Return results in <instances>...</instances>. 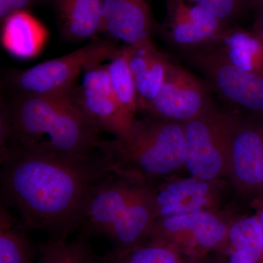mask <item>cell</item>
<instances>
[{
	"mask_svg": "<svg viewBox=\"0 0 263 263\" xmlns=\"http://www.w3.org/2000/svg\"><path fill=\"white\" fill-rule=\"evenodd\" d=\"M238 112L213 103L202 114L183 123L186 145L185 167L193 177L219 181L230 176L232 137Z\"/></svg>",
	"mask_w": 263,
	"mask_h": 263,
	"instance_id": "obj_5",
	"label": "cell"
},
{
	"mask_svg": "<svg viewBox=\"0 0 263 263\" xmlns=\"http://www.w3.org/2000/svg\"><path fill=\"white\" fill-rule=\"evenodd\" d=\"M228 245L248 255L254 263H263V233L257 215L230 224Z\"/></svg>",
	"mask_w": 263,
	"mask_h": 263,
	"instance_id": "obj_21",
	"label": "cell"
},
{
	"mask_svg": "<svg viewBox=\"0 0 263 263\" xmlns=\"http://www.w3.org/2000/svg\"><path fill=\"white\" fill-rule=\"evenodd\" d=\"M142 180L114 172L98 185L91 195L79 229L81 234L106 237L129 202Z\"/></svg>",
	"mask_w": 263,
	"mask_h": 263,
	"instance_id": "obj_11",
	"label": "cell"
},
{
	"mask_svg": "<svg viewBox=\"0 0 263 263\" xmlns=\"http://www.w3.org/2000/svg\"><path fill=\"white\" fill-rule=\"evenodd\" d=\"M230 177L243 193L263 187V119L238 113L230 148Z\"/></svg>",
	"mask_w": 263,
	"mask_h": 263,
	"instance_id": "obj_10",
	"label": "cell"
},
{
	"mask_svg": "<svg viewBox=\"0 0 263 263\" xmlns=\"http://www.w3.org/2000/svg\"><path fill=\"white\" fill-rule=\"evenodd\" d=\"M179 52L183 60L201 74L212 92L233 108L263 119V75L234 65L217 42Z\"/></svg>",
	"mask_w": 263,
	"mask_h": 263,
	"instance_id": "obj_4",
	"label": "cell"
},
{
	"mask_svg": "<svg viewBox=\"0 0 263 263\" xmlns=\"http://www.w3.org/2000/svg\"><path fill=\"white\" fill-rule=\"evenodd\" d=\"M62 37L69 42L96 39L102 33L104 0H50Z\"/></svg>",
	"mask_w": 263,
	"mask_h": 263,
	"instance_id": "obj_14",
	"label": "cell"
},
{
	"mask_svg": "<svg viewBox=\"0 0 263 263\" xmlns=\"http://www.w3.org/2000/svg\"><path fill=\"white\" fill-rule=\"evenodd\" d=\"M202 7L224 23L233 27L250 10L254 9V0H189Z\"/></svg>",
	"mask_w": 263,
	"mask_h": 263,
	"instance_id": "obj_22",
	"label": "cell"
},
{
	"mask_svg": "<svg viewBox=\"0 0 263 263\" xmlns=\"http://www.w3.org/2000/svg\"><path fill=\"white\" fill-rule=\"evenodd\" d=\"M84 72L81 84H76L68 92L73 103L100 133H110L114 138L125 134L135 121L117 103L107 65L91 66Z\"/></svg>",
	"mask_w": 263,
	"mask_h": 263,
	"instance_id": "obj_9",
	"label": "cell"
},
{
	"mask_svg": "<svg viewBox=\"0 0 263 263\" xmlns=\"http://www.w3.org/2000/svg\"><path fill=\"white\" fill-rule=\"evenodd\" d=\"M257 215L258 216L259 222H260L261 228H262L263 233V207L259 209Z\"/></svg>",
	"mask_w": 263,
	"mask_h": 263,
	"instance_id": "obj_27",
	"label": "cell"
},
{
	"mask_svg": "<svg viewBox=\"0 0 263 263\" xmlns=\"http://www.w3.org/2000/svg\"><path fill=\"white\" fill-rule=\"evenodd\" d=\"M254 10L257 11L255 24L263 25V0H255Z\"/></svg>",
	"mask_w": 263,
	"mask_h": 263,
	"instance_id": "obj_25",
	"label": "cell"
},
{
	"mask_svg": "<svg viewBox=\"0 0 263 263\" xmlns=\"http://www.w3.org/2000/svg\"><path fill=\"white\" fill-rule=\"evenodd\" d=\"M99 263H199V259L189 257L174 246L148 241L128 250L113 249L99 257Z\"/></svg>",
	"mask_w": 263,
	"mask_h": 263,
	"instance_id": "obj_19",
	"label": "cell"
},
{
	"mask_svg": "<svg viewBox=\"0 0 263 263\" xmlns=\"http://www.w3.org/2000/svg\"><path fill=\"white\" fill-rule=\"evenodd\" d=\"M99 148L114 172L155 184L185 167L186 145L183 123L146 116L136 119L129 130Z\"/></svg>",
	"mask_w": 263,
	"mask_h": 263,
	"instance_id": "obj_3",
	"label": "cell"
},
{
	"mask_svg": "<svg viewBox=\"0 0 263 263\" xmlns=\"http://www.w3.org/2000/svg\"><path fill=\"white\" fill-rule=\"evenodd\" d=\"M217 43L234 65L263 75V43L257 34L231 27Z\"/></svg>",
	"mask_w": 263,
	"mask_h": 263,
	"instance_id": "obj_16",
	"label": "cell"
},
{
	"mask_svg": "<svg viewBox=\"0 0 263 263\" xmlns=\"http://www.w3.org/2000/svg\"><path fill=\"white\" fill-rule=\"evenodd\" d=\"M254 34L258 36L259 39L262 41L263 43V25H259V24H254Z\"/></svg>",
	"mask_w": 263,
	"mask_h": 263,
	"instance_id": "obj_26",
	"label": "cell"
},
{
	"mask_svg": "<svg viewBox=\"0 0 263 263\" xmlns=\"http://www.w3.org/2000/svg\"><path fill=\"white\" fill-rule=\"evenodd\" d=\"M37 0H0V19L3 22L15 12L27 10Z\"/></svg>",
	"mask_w": 263,
	"mask_h": 263,
	"instance_id": "obj_24",
	"label": "cell"
},
{
	"mask_svg": "<svg viewBox=\"0 0 263 263\" xmlns=\"http://www.w3.org/2000/svg\"><path fill=\"white\" fill-rule=\"evenodd\" d=\"M2 24V43L13 57L31 59L42 49L47 31L27 10L11 13Z\"/></svg>",
	"mask_w": 263,
	"mask_h": 263,
	"instance_id": "obj_15",
	"label": "cell"
},
{
	"mask_svg": "<svg viewBox=\"0 0 263 263\" xmlns=\"http://www.w3.org/2000/svg\"><path fill=\"white\" fill-rule=\"evenodd\" d=\"M126 46L138 91V111L143 112L163 86L170 57L159 51L154 43Z\"/></svg>",
	"mask_w": 263,
	"mask_h": 263,
	"instance_id": "obj_13",
	"label": "cell"
},
{
	"mask_svg": "<svg viewBox=\"0 0 263 263\" xmlns=\"http://www.w3.org/2000/svg\"><path fill=\"white\" fill-rule=\"evenodd\" d=\"M107 70L117 103L127 117L134 122L138 111V91L128 62L127 46L120 47L109 60Z\"/></svg>",
	"mask_w": 263,
	"mask_h": 263,
	"instance_id": "obj_18",
	"label": "cell"
},
{
	"mask_svg": "<svg viewBox=\"0 0 263 263\" xmlns=\"http://www.w3.org/2000/svg\"><path fill=\"white\" fill-rule=\"evenodd\" d=\"M2 202L30 229L67 239L79 229L91 195L114 173L99 148L89 156L10 143L1 162Z\"/></svg>",
	"mask_w": 263,
	"mask_h": 263,
	"instance_id": "obj_1",
	"label": "cell"
},
{
	"mask_svg": "<svg viewBox=\"0 0 263 263\" xmlns=\"http://www.w3.org/2000/svg\"><path fill=\"white\" fill-rule=\"evenodd\" d=\"M213 103L212 91L205 81L170 57L163 86L143 113L184 123L200 115Z\"/></svg>",
	"mask_w": 263,
	"mask_h": 263,
	"instance_id": "obj_8",
	"label": "cell"
},
{
	"mask_svg": "<svg viewBox=\"0 0 263 263\" xmlns=\"http://www.w3.org/2000/svg\"><path fill=\"white\" fill-rule=\"evenodd\" d=\"M152 0H104L102 33L126 46L153 43L158 29Z\"/></svg>",
	"mask_w": 263,
	"mask_h": 263,
	"instance_id": "obj_12",
	"label": "cell"
},
{
	"mask_svg": "<svg viewBox=\"0 0 263 263\" xmlns=\"http://www.w3.org/2000/svg\"><path fill=\"white\" fill-rule=\"evenodd\" d=\"M87 237L80 235L76 239H51L38 247L36 263H99L87 242Z\"/></svg>",
	"mask_w": 263,
	"mask_h": 263,
	"instance_id": "obj_20",
	"label": "cell"
},
{
	"mask_svg": "<svg viewBox=\"0 0 263 263\" xmlns=\"http://www.w3.org/2000/svg\"><path fill=\"white\" fill-rule=\"evenodd\" d=\"M8 106L12 134L9 141L69 155L89 156L99 150L98 129L68 93L14 95Z\"/></svg>",
	"mask_w": 263,
	"mask_h": 263,
	"instance_id": "obj_2",
	"label": "cell"
},
{
	"mask_svg": "<svg viewBox=\"0 0 263 263\" xmlns=\"http://www.w3.org/2000/svg\"><path fill=\"white\" fill-rule=\"evenodd\" d=\"M28 228L1 202L0 263H33L34 250L27 235Z\"/></svg>",
	"mask_w": 263,
	"mask_h": 263,
	"instance_id": "obj_17",
	"label": "cell"
},
{
	"mask_svg": "<svg viewBox=\"0 0 263 263\" xmlns=\"http://www.w3.org/2000/svg\"><path fill=\"white\" fill-rule=\"evenodd\" d=\"M199 263H254L243 252L235 250L229 245L214 251L205 257L199 259Z\"/></svg>",
	"mask_w": 263,
	"mask_h": 263,
	"instance_id": "obj_23",
	"label": "cell"
},
{
	"mask_svg": "<svg viewBox=\"0 0 263 263\" xmlns=\"http://www.w3.org/2000/svg\"><path fill=\"white\" fill-rule=\"evenodd\" d=\"M254 2H255V0H254Z\"/></svg>",
	"mask_w": 263,
	"mask_h": 263,
	"instance_id": "obj_28",
	"label": "cell"
},
{
	"mask_svg": "<svg viewBox=\"0 0 263 263\" xmlns=\"http://www.w3.org/2000/svg\"><path fill=\"white\" fill-rule=\"evenodd\" d=\"M113 41L95 39L65 56L24 70H11L7 83L15 95H58L68 93L81 72L110 60L119 51Z\"/></svg>",
	"mask_w": 263,
	"mask_h": 263,
	"instance_id": "obj_6",
	"label": "cell"
},
{
	"mask_svg": "<svg viewBox=\"0 0 263 263\" xmlns=\"http://www.w3.org/2000/svg\"><path fill=\"white\" fill-rule=\"evenodd\" d=\"M229 226L215 212L158 218L148 241L174 246L189 257L200 259L228 245Z\"/></svg>",
	"mask_w": 263,
	"mask_h": 263,
	"instance_id": "obj_7",
	"label": "cell"
}]
</instances>
